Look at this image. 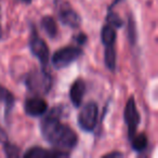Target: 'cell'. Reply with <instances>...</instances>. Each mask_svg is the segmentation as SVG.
<instances>
[{"label": "cell", "mask_w": 158, "mask_h": 158, "mask_svg": "<svg viewBox=\"0 0 158 158\" xmlns=\"http://www.w3.org/2000/svg\"><path fill=\"white\" fill-rule=\"evenodd\" d=\"M105 23L110 24L116 29L121 28V27L123 26V19H121L116 12L113 11V9H110V8H108V12H107V15H106V19H105Z\"/></svg>", "instance_id": "cell-16"}, {"label": "cell", "mask_w": 158, "mask_h": 158, "mask_svg": "<svg viewBox=\"0 0 158 158\" xmlns=\"http://www.w3.org/2000/svg\"><path fill=\"white\" fill-rule=\"evenodd\" d=\"M117 38V33L116 28L114 26H112L108 23H105L101 31V41L104 44V47L107 46H115Z\"/></svg>", "instance_id": "cell-11"}, {"label": "cell", "mask_w": 158, "mask_h": 158, "mask_svg": "<svg viewBox=\"0 0 158 158\" xmlns=\"http://www.w3.org/2000/svg\"><path fill=\"white\" fill-rule=\"evenodd\" d=\"M3 152H5L6 156L10 158L19 157L20 156V148L16 145L8 142V141L3 143Z\"/></svg>", "instance_id": "cell-17"}, {"label": "cell", "mask_w": 158, "mask_h": 158, "mask_svg": "<svg viewBox=\"0 0 158 158\" xmlns=\"http://www.w3.org/2000/svg\"><path fill=\"white\" fill-rule=\"evenodd\" d=\"M57 15L65 26L70 28H78L81 24V18L73 9V7L66 1H60L57 3Z\"/></svg>", "instance_id": "cell-7"}, {"label": "cell", "mask_w": 158, "mask_h": 158, "mask_svg": "<svg viewBox=\"0 0 158 158\" xmlns=\"http://www.w3.org/2000/svg\"><path fill=\"white\" fill-rule=\"evenodd\" d=\"M129 40L132 44H134L136 40V34H135V26H134L133 19L130 16L129 19Z\"/></svg>", "instance_id": "cell-18"}, {"label": "cell", "mask_w": 158, "mask_h": 158, "mask_svg": "<svg viewBox=\"0 0 158 158\" xmlns=\"http://www.w3.org/2000/svg\"><path fill=\"white\" fill-rule=\"evenodd\" d=\"M0 102H2L6 105V114H9V110H11L13 108L14 102V95L12 92H10L5 86L0 85Z\"/></svg>", "instance_id": "cell-14"}, {"label": "cell", "mask_w": 158, "mask_h": 158, "mask_svg": "<svg viewBox=\"0 0 158 158\" xmlns=\"http://www.w3.org/2000/svg\"><path fill=\"white\" fill-rule=\"evenodd\" d=\"M60 117V108H52L41 119L40 131L50 145L57 149L68 152L78 144V135L69 126L61 123Z\"/></svg>", "instance_id": "cell-1"}, {"label": "cell", "mask_w": 158, "mask_h": 158, "mask_svg": "<svg viewBox=\"0 0 158 158\" xmlns=\"http://www.w3.org/2000/svg\"><path fill=\"white\" fill-rule=\"evenodd\" d=\"M99 117V107L94 101H89L82 106L78 114V125L84 131L92 132L95 129Z\"/></svg>", "instance_id": "cell-4"}, {"label": "cell", "mask_w": 158, "mask_h": 158, "mask_svg": "<svg viewBox=\"0 0 158 158\" xmlns=\"http://www.w3.org/2000/svg\"><path fill=\"white\" fill-rule=\"evenodd\" d=\"M86 90L87 85L84 79L78 78L72 84L69 89V99L75 107H79L81 105L82 100H84V97L86 94Z\"/></svg>", "instance_id": "cell-10"}, {"label": "cell", "mask_w": 158, "mask_h": 158, "mask_svg": "<svg viewBox=\"0 0 158 158\" xmlns=\"http://www.w3.org/2000/svg\"><path fill=\"white\" fill-rule=\"evenodd\" d=\"M75 39L77 40L79 46H82V44H85L87 42V36L85 35V34H79L78 36L75 37Z\"/></svg>", "instance_id": "cell-19"}, {"label": "cell", "mask_w": 158, "mask_h": 158, "mask_svg": "<svg viewBox=\"0 0 158 158\" xmlns=\"http://www.w3.org/2000/svg\"><path fill=\"white\" fill-rule=\"evenodd\" d=\"M29 50L31 54L39 60L41 67L47 68L49 63V56H50V51L49 47L47 46V42L38 35L37 31L34 26L31 29V37H29Z\"/></svg>", "instance_id": "cell-5"}, {"label": "cell", "mask_w": 158, "mask_h": 158, "mask_svg": "<svg viewBox=\"0 0 158 158\" xmlns=\"http://www.w3.org/2000/svg\"><path fill=\"white\" fill-rule=\"evenodd\" d=\"M20 1H22V2L26 3V5H29V3L31 2V0H20Z\"/></svg>", "instance_id": "cell-22"}, {"label": "cell", "mask_w": 158, "mask_h": 158, "mask_svg": "<svg viewBox=\"0 0 158 158\" xmlns=\"http://www.w3.org/2000/svg\"><path fill=\"white\" fill-rule=\"evenodd\" d=\"M25 158H41V157H68L69 152L62 149H44L40 146H34L23 154Z\"/></svg>", "instance_id": "cell-9"}, {"label": "cell", "mask_w": 158, "mask_h": 158, "mask_svg": "<svg viewBox=\"0 0 158 158\" xmlns=\"http://www.w3.org/2000/svg\"><path fill=\"white\" fill-rule=\"evenodd\" d=\"M41 28L44 29V33L48 35L49 38H56L57 34H59V28H57V24L55 22L54 18L50 15H46L41 19Z\"/></svg>", "instance_id": "cell-12"}, {"label": "cell", "mask_w": 158, "mask_h": 158, "mask_svg": "<svg viewBox=\"0 0 158 158\" xmlns=\"http://www.w3.org/2000/svg\"><path fill=\"white\" fill-rule=\"evenodd\" d=\"M130 142H131V147L135 152H143L148 145V140H147V136L145 133H135L130 139Z\"/></svg>", "instance_id": "cell-15"}, {"label": "cell", "mask_w": 158, "mask_h": 158, "mask_svg": "<svg viewBox=\"0 0 158 158\" xmlns=\"http://www.w3.org/2000/svg\"><path fill=\"white\" fill-rule=\"evenodd\" d=\"M116 62L117 55L115 46L104 47V63L112 73H115V70H116Z\"/></svg>", "instance_id": "cell-13"}, {"label": "cell", "mask_w": 158, "mask_h": 158, "mask_svg": "<svg viewBox=\"0 0 158 158\" xmlns=\"http://www.w3.org/2000/svg\"><path fill=\"white\" fill-rule=\"evenodd\" d=\"M8 141V134L5 130L2 129V127H0V143L3 144L5 142Z\"/></svg>", "instance_id": "cell-20"}, {"label": "cell", "mask_w": 158, "mask_h": 158, "mask_svg": "<svg viewBox=\"0 0 158 158\" xmlns=\"http://www.w3.org/2000/svg\"><path fill=\"white\" fill-rule=\"evenodd\" d=\"M82 55V50L79 47L67 46L56 50L51 57V63L56 69H63L72 65Z\"/></svg>", "instance_id": "cell-3"}, {"label": "cell", "mask_w": 158, "mask_h": 158, "mask_svg": "<svg viewBox=\"0 0 158 158\" xmlns=\"http://www.w3.org/2000/svg\"><path fill=\"white\" fill-rule=\"evenodd\" d=\"M25 86L35 94H48L53 86V78L47 68L41 67L40 69H34L27 74Z\"/></svg>", "instance_id": "cell-2"}, {"label": "cell", "mask_w": 158, "mask_h": 158, "mask_svg": "<svg viewBox=\"0 0 158 158\" xmlns=\"http://www.w3.org/2000/svg\"><path fill=\"white\" fill-rule=\"evenodd\" d=\"M24 110L27 116L40 117L44 115L48 110V103L46 100L40 97L26 99L24 103Z\"/></svg>", "instance_id": "cell-8"}, {"label": "cell", "mask_w": 158, "mask_h": 158, "mask_svg": "<svg viewBox=\"0 0 158 158\" xmlns=\"http://www.w3.org/2000/svg\"><path fill=\"white\" fill-rule=\"evenodd\" d=\"M123 154L120 153V152H110V153L103 155V157H123Z\"/></svg>", "instance_id": "cell-21"}, {"label": "cell", "mask_w": 158, "mask_h": 158, "mask_svg": "<svg viewBox=\"0 0 158 158\" xmlns=\"http://www.w3.org/2000/svg\"><path fill=\"white\" fill-rule=\"evenodd\" d=\"M2 38V27H1V24H0V40Z\"/></svg>", "instance_id": "cell-23"}, {"label": "cell", "mask_w": 158, "mask_h": 158, "mask_svg": "<svg viewBox=\"0 0 158 158\" xmlns=\"http://www.w3.org/2000/svg\"><path fill=\"white\" fill-rule=\"evenodd\" d=\"M123 119L128 128V138L129 140L136 133V130L140 125L141 117L140 113L136 107V103L134 97H130L123 110Z\"/></svg>", "instance_id": "cell-6"}]
</instances>
